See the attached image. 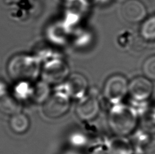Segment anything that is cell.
Returning a JSON list of instances; mask_svg holds the SVG:
<instances>
[{"mask_svg": "<svg viewBox=\"0 0 155 154\" xmlns=\"http://www.w3.org/2000/svg\"><path fill=\"white\" fill-rule=\"evenodd\" d=\"M41 61L38 56L17 54L11 58L7 65V72L10 79L16 82H32L41 73Z\"/></svg>", "mask_w": 155, "mask_h": 154, "instance_id": "1", "label": "cell"}, {"mask_svg": "<svg viewBox=\"0 0 155 154\" xmlns=\"http://www.w3.org/2000/svg\"><path fill=\"white\" fill-rule=\"evenodd\" d=\"M108 121L110 128L117 135H128L137 126V113L131 107L120 103L116 104L110 110Z\"/></svg>", "mask_w": 155, "mask_h": 154, "instance_id": "2", "label": "cell"}, {"mask_svg": "<svg viewBox=\"0 0 155 154\" xmlns=\"http://www.w3.org/2000/svg\"><path fill=\"white\" fill-rule=\"evenodd\" d=\"M40 56V61L44 60V65L41 69L44 81L48 84H58L67 79L69 75V68L65 61L56 54L50 56L42 54Z\"/></svg>", "mask_w": 155, "mask_h": 154, "instance_id": "3", "label": "cell"}, {"mask_svg": "<svg viewBox=\"0 0 155 154\" xmlns=\"http://www.w3.org/2000/svg\"><path fill=\"white\" fill-rule=\"evenodd\" d=\"M70 98L64 88L57 89L44 103L43 114L49 118H58L63 116L70 108Z\"/></svg>", "mask_w": 155, "mask_h": 154, "instance_id": "4", "label": "cell"}, {"mask_svg": "<svg viewBox=\"0 0 155 154\" xmlns=\"http://www.w3.org/2000/svg\"><path fill=\"white\" fill-rule=\"evenodd\" d=\"M129 83L124 76L116 74L107 79L104 88V97L113 104L120 103L128 92Z\"/></svg>", "mask_w": 155, "mask_h": 154, "instance_id": "5", "label": "cell"}, {"mask_svg": "<svg viewBox=\"0 0 155 154\" xmlns=\"http://www.w3.org/2000/svg\"><path fill=\"white\" fill-rule=\"evenodd\" d=\"M99 111L98 98L94 92L85 95L79 99L76 106V114L82 120L89 121L95 118Z\"/></svg>", "mask_w": 155, "mask_h": 154, "instance_id": "6", "label": "cell"}, {"mask_svg": "<svg viewBox=\"0 0 155 154\" xmlns=\"http://www.w3.org/2000/svg\"><path fill=\"white\" fill-rule=\"evenodd\" d=\"M121 14L129 23H137L144 20L147 10L140 0H127L122 5Z\"/></svg>", "mask_w": 155, "mask_h": 154, "instance_id": "7", "label": "cell"}, {"mask_svg": "<svg viewBox=\"0 0 155 154\" xmlns=\"http://www.w3.org/2000/svg\"><path fill=\"white\" fill-rule=\"evenodd\" d=\"M153 85L151 80L146 77H137L129 83L128 92L138 101L147 100L153 93Z\"/></svg>", "mask_w": 155, "mask_h": 154, "instance_id": "8", "label": "cell"}, {"mask_svg": "<svg viewBox=\"0 0 155 154\" xmlns=\"http://www.w3.org/2000/svg\"><path fill=\"white\" fill-rule=\"evenodd\" d=\"M88 82L84 75L80 73H73L67 78L63 88L70 97L80 99L86 95Z\"/></svg>", "mask_w": 155, "mask_h": 154, "instance_id": "9", "label": "cell"}, {"mask_svg": "<svg viewBox=\"0 0 155 154\" xmlns=\"http://www.w3.org/2000/svg\"><path fill=\"white\" fill-rule=\"evenodd\" d=\"M30 124L29 117L21 111L11 115L9 120L10 130L17 134L26 133L30 128Z\"/></svg>", "mask_w": 155, "mask_h": 154, "instance_id": "10", "label": "cell"}, {"mask_svg": "<svg viewBox=\"0 0 155 154\" xmlns=\"http://www.w3.org/2000/svg\"><path fill=\"white\" fill-rule=\"evenodd\" d=\"M135 147L140 154H155V135L142 133L136 134Z\"/></svg>", "mask_w": 155, "mask_h": 154, "instance_id": "11", "label": "cell"}, {"mask_svg": "<svg viewBox=\"0 0 155 154\" xmlns=\"http://www.w3.org/2000/svg\"><path fill=\"white\" fill-rule=\"evenodd\" d=\"M109 154H132L133 149L129 141L120 136L112 139L109 144Z\"/></svg>", "mask_w": 155, "mask_h": 154, "instance_id": "12", "label": "cell"}, {"mask_svg": "<svg viewBox=\"0 0 155 154\" xmlns=\"http://www.w3.org/2000/svg\"><path fill=\"white\" fill-rule=\"evenodd\" d=\"M50 88L45 81H39L32 84L31 99L37 103H44L49 97Z\"/></svg>", "mask_w": 155, "mask_h": 154, "instance_id": "13", "label": "cell"}, {"mask_svg": "<svg viewBox=\"0 0 155 154\" xmlns=\"http://www.w3.org/2000/svg\"><path fill=\"white\" fill-rule=\"evenodd\" d=\"M32 82H17L12 90V97L19 102L29 99L31 97Z\"/></svg>", "mask_w": 155, "mask_h": 154, "instance_id": "14", "label": "cell"}, {"mask_svg": "<svg viewBox=\"0 0 155 154\" xmlns=\"http://www.w3.org/2000/svg\"><path fill=\"white\" fill-rule=\"evenodd\" d=\"M140 35L143 40L148 42L155 41V16L143 22L140 29Z\"/></svg>", "mask_w": 155, "mask_h": 154, "instance_id": "15", "label": "cell"}, {"mask_svg": "<svg viewBox=\"0 0 155 154\" xmlns=\"http://www.w3.org/2000/svg\"><path fill=\"white\" fill-rule=\"evenodd\" d=\"M142 70L146 78L155 81V55L147 58L143 62Z\"/></svg>", "mask_w": 155, "mask_h": 154, "instance_id": "16", "label": "cell"}, {"mask_svg": "<svg viewBox=\"0 0 155 154\" xmlns=\"http://www.w3.org/2000/svg\"><path fill=\"white\" fill-rule=\"evenodd\" d=\"M131 35H130V34H127V33H125V34H123V35H120L118 39V42L119 43V44L121 46H125V42H126V44L127 43L129 42V40H131Z\"/></svg>", "mask_w": 155, "mask_h": 154, "instance_id": "17", "label": "cell"}, {"mask_svg": "<svg viewBox=\"0 0 155 154\" xmlns=\"http://www.w3.org/2000/svg\"><path fill=\"white\" fill-rule=\"evenodd\" d=\"M8 87L6 83H5L4 81L0 80V98L7 96L8 94Z\"/></svg>", "mask_w": 155, "mask_h": 154, "instance_id": "18", "label": "cell"}, {"mask_svg": "<svg viewBox=\"0 0 155 154\" xmlns=\"http://www.w3.org/2000/svg\"><path fill=\"white\" fill-rule=\"evenodd\" d=\"M97 3H98L99 4H102V5H105L108 4V3L110 2L111 0H95Z\"/></svg>", "mask_w": 155, "mask_h": 154, "instance_id": "19", "label": "cell"}, {"mask_svg": "<svg viewBox=\"0 0 155 154\" xmlns=\"http://www.w3.org/2000/svg\"><path fill=\"white\" fill-rule=\"evenodd\" d=\"M153 116H154V119H155V111H154V114H153Z\"/></svg>", "mask_w": 155, "mask_h": 154, "instance_id": "20", "label": "cell"}]
</instances>
